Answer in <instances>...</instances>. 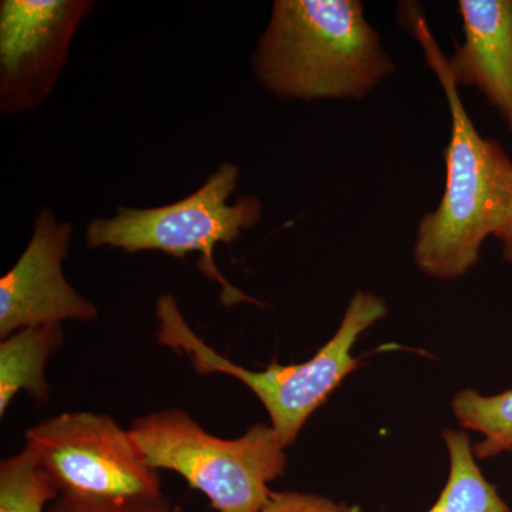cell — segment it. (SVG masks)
I'll return each instance as SVG.
<instances>
[{"mask_svg": "<svg viewBox=\"0 0 512 512\" xmlns=\"http://www.w3.org/2000/svg\"><path fill=\"white\" fill-rule=\"evenodd\" d=\"M402 26L423 47L426 62L443 86L451 114L446 150V191L436 211L421 218L414 241L417 269L439 281H457L480 261L488 237L498 238L512 207V160L500 141L484 138L474 127L448 59L431 35L419 5L403 3Z\"/></svg>", "mask_w": 512, "mask_h": 512, "instance_id": "6da1fadb", "label": "cell"}, {"mask_svg": "<svg viewBox=\"0 0 512 512\" xmlns=\"http://www.w3.org/2000/svg\"><path fill=\"white\" fill-rule=\"evenodd\" d=\"M396 72L359 0H276L252 73L282 100H362Z\"/></svg>", "mask_w": 512, "mask_h": 512, "instance_id": "7a4b0ae2", "label": "cell"}, {"mask_svg": "<svg viewBox=\"0 0 512 512\" xmlns=\"http://www.w3.org/2000/svg\"><path fill=\"white\" fill-rule=\"evenodd\" d=\"M387 315V303L373 292L357 291L350 299L339 329L312 359L298 365L272 363L265 370L245 369L215 352L191 329L177 299L164 293L157 299V342L183 353L201 375L220 373L235 377L264 404L282 446L288 448L313 413L356 369L352 355L357 340Z\"/></svg>", "mask_w": 512, "mask_h": 512, "instance_id": "3957f363", "label": "cell"}, {"mask_svg": "<svg viewBox=\"0 0 512 512\" xmlns=\"http://www.w3.org/2000/svg\"><path fill=\"white\" fill-rule=\"evenodd\" d=\"M128 431L151 467L180 474L218 512L261 510L274 493L269 484L288 464L286 448L264 423L238 439H220L171 407L138 417Z\"/></svg>", "mask_w": 512, "mask_h": 512, "instance_id": "277c9868", "label": "cell"}, {"mask_svg": "<svg viewBox=\"0 0 512 512\" xmlns=\"http://www.w3.org/2000/svg\"><path fill=\"white\" fill-rule=\"evenodd\" d=\"M238 183V165L222 163L198 190L181 200L154 208L121 205L114 217L96 218L87 225L84 241L90 249H120L126 254L160 251L177 259L198 254L200 271L221 286L225 305L255 303L229 284L214 259L218 245H231L261 220L258 198L241 197L229 204Z\"/></svg>", "mask_w": 512, "mask_h": 512, "instance_id": "5b68a950", "label": "cell"}, {"mask_svg": "<svg viewBox=\"0 0 512 512\" xmlns=\"http://www.w3.org/2000/svg\"><path fill=\"white\" fill-rule=\"evenodd\" d=\"M25 437L60 493L94 498L163 493L158 470L148 464L130 431L106 414H57Z\"/></svg>", "mask_w": 512, "mask_h": 512, "instance_id": "8992f818", "label": "cell"}, {"mask_svg": "<svg viewBox=\"0 0 512 512\" xmlns=\"http://www.w3.org/2000/svg\"><path fill=\"white\" fill-rule=\"evenodd\" d=\"M92 0L0 2V111L6 116L42 106L66 66Z\"/></svg>", "mask_w": 512, "mask_h": 512, "instance_id": "52a82bcc", "label": "cell"}, {"mask_svg": "<svg viewBox=\"0 0 512 512\" xmlns=\"http://www.w3.org/2000/svg\"><path fill=\"white\" fill-rule=\"evenodd\" d=\"M73 224L43 208L33 222L28 247L0 279V338L33 326L90 322L99 309L67 282L63 262L69 254Z\"/></svg>", "mask_w": 512, "mask_h": 512, "instance_id": "ba28073f", "label": "cell"}, {"mask_svg": "<svg viewBox=\"0 0 512 512\" xmlns=\"http://www.w3.org/2000/svg\"><path fill=\"white\" fill-rule=\"evenodd\" d=\"M464 43L448 70L456 86L474 87L512 134V0H460Z\"/></svg>", "mask_w": 512, "mask_h": 512, "instance_id": "9c48e42d", "label": "cell"}, {"mask_svg": "<svg viewBox=\"0 0 512 512\" xmlns=\"http://www.w3.org/2000/svg\"><path fill=\"white\" fill-rule=\"evenodd\" d=\"M64 343L63 325L33 326L12 333L0 343V416L16 394L25 392L36 402L49 399L46 363Z\"/></svg>", "mask_w": 512, "mask_h": 512, "instance_id": "30bf717a", "label": "cell"}, {"mask_svg": "<svg viewBox=\"0 0 512 512\" xmlns=\"http://www.w3.org/2000/svg\"><path fill=\"white\" fill-rule=\"evenodd\" d=\"M443 440L450 470L444 490L427 512H512L484 477L466 431L446 429Z\"/></svg>", "mask_w": 512, "mask_h": 512, "instance_id": "8fae6325", "label": "cell"}, {"mask_svg": "<svg viewBox=\"0 0 512 512\" xmlns=\"http://www.w3.org/2000/svg\"><path fill=\"white\" fill-rule=\"evenodd\" d=\"M451 409L463 429L483 436L473 446L477 460L512 454V389L491 396L464 389L451 400Z\"/></svg>", "mask_w": 512, "mask_h": 512, "instance_id": "7c38bea8", "label": "cell"}, {"mask_svg": "<svg viewBox=\"0 0 512 512\" xmlns=\"http://www.w3.org/2000/svg\"><path fill=\"white\" fill-rule=\"evenodd\" d=\"M59 494L28 447L0 464V512H46Z\"/></svg>", "mask_w": 512, "mask_h": 512, "instance_id": "4fadbf2b", "label": "cell"}, {"mask_svg": "<svg viewBox=\"0 0 512 512\" xmlns=\"http://www.w3.org/2000/svg\"><path fill=\"white\" fill-rule=\"evenodd\" d=\"M46 512H181L163 493L128 498H94L60 493Z\"/></svg>", "mask_w": 512, "mask_h": 512, "instance_id": "5bb4252c", "label": "cell"}, {"mask_svg": "<svg viewBox=\"0 0 512 512\" xmlns=\"http://www.w3.org/2000/svg\"><path fill=\"white\" fill-rule=\"evenodd\" d=\"M258 512H362L356 505L336 503L318 494L282 491L272 493L268 503Z\"/></svg>", "mask_w": 512, "mask_h": 512, "instance_id": "9a60e30c", "label": "cell"}, {"mask_svg": "<svg viewBox=\"0 0 512 512\" xmlns=\"http://www.w3.org/2000/svg\"><path fill=\"white\" fill-rule=\"evenodd\" d=\"M501 241V245H503V258L505 262L512 265V207L510 210V215H508L507 224L498 235V238Z\"/></svg>", "mask_w": 512, "mask_h": 512, "instance_id": "2e32d148", "label": "cell"}]
</instances>
